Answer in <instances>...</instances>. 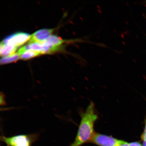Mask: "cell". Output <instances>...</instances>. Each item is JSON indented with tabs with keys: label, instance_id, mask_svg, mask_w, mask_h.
I'll return each instance as SVG.
<instances>
[{
	"label": "cell",
	"instance_id": "1",
	"mask_svg": "<svg viewBox=\"0 0 146 146\" xmlns=\"http://www.w3.org/2000/svg\"><path fill=\"white\" fill-rule=\"evenodd\" d=\"M80 122L77 135L73 143L70 146H81L86 142H90L94 136V125L98 116L95 110L94 105L91 102L84 112L80 113Z\"/></svg>",
	"mask_w": 146,
	"mask_h": 146
},
{
	"label": "cell",
	"instance_id": "2",
	"mask_svg": "<svg viewBox=\"0 0 146 146\" xmlns=\"http://www.w3.org/2000/svg\"><path fill=\"white\" fill-rule=\"evenodd\" d=\"M37 137L36 134L19 135L11 137L2 136L1 139L9 146H31Z\"/></svg>",
	"mask_w": 146,
	"mask_h": 146
},
{
	"label": "cell",
	"instance_id": "3",
	"mask_svg": "<svg viewBox=\"0 0 146 146\" xmlns=\"http://www.w3.org/2000/svg\"><path fill=\"white\" fill-rule=\"evenodd\" d=\"M31 36L26 33H16L5 38L2 42L18 47L30 40Z\"/></svg>",
	"mask_w": 146,
	"mask_h": 146
},
{
	"label": "cell",
	"instance_id": "4",
	"mask_svg": "<svg viewBox=\"0 0 146 146\" xmlns=\"http://www.w3.org/2000/svg\"><path fill=\"white\" fill-rule=\"evenodd\" d=\"M120 141L111 136L95 133L90 142L99 146H118Z\"/></svg>",
	"mask_w": 146,
	"mask_h": 146
},
{
	"label": "cell",
	"instance_id": "5",
	"mask_svg": "<svg viewBox=\"0 0 146 146\" xmlns=\"http://www.w3.org/2000/svg\"><path fill=\"white\" fill-rule=\"evenodd\" d=\"M54 29H43L37 31L31 36L29 43H41L51 36Z\"/></svg>",
	"mask_w": 146,
	"mask_h": 146
},
{
	"label": "cell",
	"instance_id": "6",
	"mask_svg": "<svg viewBox=\"0 0 146 146\" xmlns=\"http://www.w3.org/2000/svg\"><path fill=\"white\" fill-rule=\"evenodd\" d=\"M1 56H8L12 55L15 53L16 50L18 47L13 46L5 44L2 42L1 43Z\"/></svg>",
	"mask_w": 146,
	"mask_h": 146
},
{
	"label": "cell",
	"instance_id": "7",
	"mask_svg": "<svg viewBox=\"0 0 146 146\" xmlns=\"http://www.w3.org/2000/svg\"><path fill=\"white\" fill-rule=\"evenodd\" d=\"M64 41L55 35L51 36L42 43L52 47H59Z\"/></svg>",
	"mask_w": 146,
	"mask_h": 146
},
{
	"label": "cell",
	"instance_id": "8",
	"mask_svg": "<svg viewBox=\"0 0 146 146\" xmlns=\"http://www.w3.org/2000/svg\"><path fill=\"white\" fill-rule=\"evenodd\" d=\"M19 59H21V56L17 52L12 55L3 57L1 58L0 62L1 65H3L13 62Z\"/></svg>",
	"mask_w": 146,
	"mask_h": 146
},
{
	"label": "cell",
	"instance_id": "9",
	"mask_svg": "<svg viewBox=\"0 0 146 146\" xmlns=\"http://www.w3.org/2000/svg\"><path fill=\"white\" fill-rule=\"evenodd\" d=\"M40 54V52L33 50H27L21 55V59L24 60H27L37 56Z\"/></svg>",
	"mask_w": 146,
	"mask_h": 146
},
{
	"label": "cell",
	"instance_id": "10",
	"mask_svg": "<svg viewBox=\"0 0 146 146\" xmlns=\"http://www.w3.org/2000/svg\"><path fill=\"white\" fill-rule=\"evenodd\" d=\"M118 146H129V144L127 142L121 140Z\"/></svg>",
	"mask_w": 146,
	"mask_h": 146
},
{
	"label": "cell",
	"instance_id": "11",
	"mask_svg": "<svg viewBox=\"0 0 146 146\" xmlns=\"http://www.w3.org/2000/svg\"><path fill=\"white\" fill-rule=\"evenodd\" d=\"M129 144V146H142L141 144L138 142H133Z\"/></svg>",
	"mask_w": 146,
	"mask_h": 146
},
{
	"label": "cell",
	"instance_id": "12",
	"mask_svg": "<svg viewBox=\"0 0 146 146\" xmlns=\"http://www.w3.org/2000/svg\"><path fill=\"white\" fill-rule=\"evenodd\" d=\"M143 132L146 133V123H145V129H144V131Z\"/></svg>",
	"mask_w": 146,
	"mask_h": 146
},
{
	"label": "cell",
	"instance_id": "13",
	"mask_svg": "<svg viewBox=\"0 0 146 146\" xmlns=\"http://www.w3.org/2000/svg\"><path fill=\"white\" fill-rule=\"evenodd\" d=\"M143 146H146V142H143Z\"/></svg>",
	"mask_w": 146,
	"mask_h": 146
},
{
	"label": "cell",
	"instance_id": "14",
	"mask_svg": "<svg viewBox=\"0 0 146 146\" xmlns=\"http://www.w3.org/2000/svg\"><path fill=\"white\" fill-rule=\"evenodd\" d=\"M7 145V146H9V145Z\"/></svg>",
	"mask_w": 146,
	"mask_h": 146
}]
</instances>
